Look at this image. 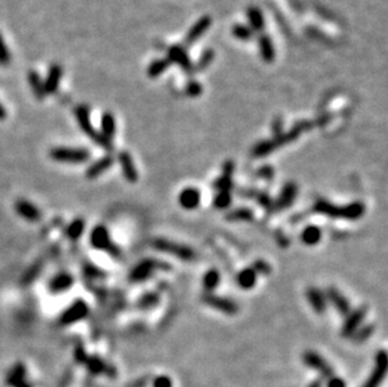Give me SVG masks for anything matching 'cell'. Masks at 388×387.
<instances>
[{
  "mask_svg": "<svg viewBox=\"0 0 388 387\" xmlns=\"http://www.w3.org/2000/svg\"><path fill=\"white\" fill-rule=\"evenodd\" d=\"M309 387H321V381H314Z\"/></svg>",
  "mask_w": 388,
  "mask_h": 387,
  "instance_id": "cell-57",
  "label": "cell"
},
{
  "mask_svg": "<svg viewBox=\"0 0 388 387\" xmlns=\"http://www.w3.org/2000/svg\"><path fill=\"white\" fill-rule=\"evenodd\" d=\"M62 75H63V68H62L61 64L54 63L51 64L49 70L47 73V77H45L44 82V89L45 94H53L58 91L59 85H61Z\"/></svg>",
  "mask_w": 388,
  "mask_h": 387,
  "instance_id": "cell-14",
  "label": "cell"
},
{
  "mask_svg": "<svg viewBox=\"0 0 388 387\" xmlns=\"http://www.w3.org/2000/svg\"><path fill=\"white\" fill-rule=\"evenodd\" d=\"M27 369L21 362L15 364L9 371H8L7 376H5V383L10 387H15L18 383L25 381Z\"/></svg>",
  "mask_w": 388,
  "mask_h": 387,
  "instance_id": "cell-24",
  "label": "cell"
},
{
  "mask_svg": "<svg viewBox=\"0 0 388 387\" xmlns=\"http://www.w3.org/2000/svg\"><path fill=\"white\" fill-rule=\"evenodd\" d=\"M281 128H283V126H281V120L280 118H278V120H276L273 124V132L275 134V136L283 134V132H281Z\"/></svg>",
  "mask_w": 388,
  "mask_h": 387,
  "instance_id": "cell-53",
  "label": "cell"
},
{
  "mask_svg": "<svg viewBox=\"0 0 388 387\" xmlns=\"http://www.w3.org/2000/svg\"><path fill=\"white\" fill-rule=\"evenodd\" d=\"M226 219L230 221H251L254 219V213L248 208H240L227 214Z\"/></svg>",
  "mask_w": 388,
  "mask_h": 387,
  "instance_id": "cell-37",
  "label": "cell"
},
{
  "mask_svg": "<svg viewBox=\"0 0 388 387\" xmlns=\"http://www.w3.org/2000/svg\"><path fill=\"white\" fill-rule=\"evenodd\" d=\"M241 195L245 197H250V199L256 200L263 208L265 209H271L273 208V200L268 194L263 193V191H256V190H241Z\"/></svg>",
  "mask_w": 388,
  "mask_h": 387,
  "instance_id": "cell-31",
  "label": "cell"
},
{
  "mask_svg": "<svg viewBox=\"0 0 388 387\" xmlns=\"http://www.w3.org/2000/svg\"><path fill=\"white\" fill-rule=\"evenodd\" d=\"M327 387H346V383L342 378L330 377V380L327 383Z\"/></svg>",
  "mask_w": 388,
  "mask_h": 387,
  "instance_id": "cell-52",
  "label": "cell"
},
{
  "mask_svg": "<svg viewBox=\"0 0 388 387\" xmlns=\"http://www.w3.org/2000/svg\"><path fill=\"white\" fill-rule=\"evenodd\" d=\"M234 172V162L232 161H226L222 166V175L231 176Z\"/></svg>",
  "mask_w": 388,
  "mask_h": 387,
  "instance_id": "cell-51",
  "label": "cell"
},
{
  "mask_svg": "<svg viewBox=\"0 0 388 387\" xmlns=\"http://www.w3.org/2000/svg\"><path fill=\"white\" fill-rule=\"evenodd\" d=\"M75 120H77L78 124H80L81 130L89 137L94 143H97L98 146H101L102 148H105L106 151H112L113 145L112 141L108 140L107 137H105L99 131H97L91 122V116H89V108L86 105H80L75 107L74 110Z\"/></svg>",
  "mask_w": 388,
  "mask_h": 387,
  "instance_id": "cell-3",
  "label": "cell"
},
{
  "mask_svg": "<svg viewBox=\"0 0 388 387\" xmlns=\"http://www.w3.org/2000/svg\"><path fill=\"white\" fill-rule=\"evenodd\" d=\"M86 367L93 375H101V373H107V375H115V370L111 366L106 365L99 357L97 356H88L86 359Z\"/></svg>",
  "mask_w": 388,
  "mask_h": 387,
  "instance_id": "cell-23",
  "label": "cell"
},
{
  "mask_svg": "<svg viewBox=\"0 0 388 387\" xmlns=\"http://www.w3.org/2000/svg\"><path fill=\"white\" fill-rule=\"evenodd\" d=\"M15 213L20 216L24 220L29 221V223H37L42 219V211L39 208L35 207L33 202L25 199H19L14 204Z\"/></svg>",
  "mask_w": 388,
  "mask_h": 387,
  "instance_id": "cell-9",
  "label": "cell"
},
{
  "mask_svg": "<svg viewBox=\"0 0 388 387\" xmlns=\"http://www.w3.org/2000/svg\"><path fill=\"white\" fill-rule=\"evenodd\" d=\"M309 128V123L308 122H300L297 123L289 132H286V134H280L278 136H275L274 139L270 140H265L262 141V142L256 143L254 146V148L251 150V155L253 158H265L269 153L275 151L276 148L281 147V146L287 145V143L293 142L300 136V134L304 131V130Z\"/></svg>",
  "mask_w": 388,
  "mask_h": 387,
  "instance_id": "cell-2",
  "label": "cell"
},
{
  "mask_svg": "<svg viewBox=\"0 0 388 387\" xmlns=\"http://www.w3.org/2000/svg\"><path fill=\"white\" fill-rule=\"evenodd\" d=\"M306 298L317 313H323L327 309V298L319 289L309 288L306 291Z\"/></svg>",
  "mask_w": 388,
  "mask_h": 387,
  "instance_id": "cell-25",
  "label": "cell"
},
{
  "mask_svg": "<svg viewBox=\"0 0 388 387\" xmlns=\"http://www.w3.org/2000/svg\"><path fill=\"white\" fill-rule=\"evenodd\" d=\"M89 313L88 304L82 299H77L62 313L59 317V324L62 326H70V324L85 319Z\"/></svg>",
  "mask_w": 388,
  "mask_h": 387,
  "instance_id": "cell-8",
  "label": "cell"
},
{
  "mask_svg": "<svg viewBox=\"0 0 388 387\" xmlns=\"http://www.w3.org/2000/svg\"><path fill=\"white\" fill-rule=\"evenodd\" d=\"M211 21L213 20H211V17H209V15H203V17L200 18L199 20L195 21L194 25H192L191 28L189 29V32H187L186 38H185L186 43L191 44V43L199 40L200 38L205 34V32L210 29Z\"/></svg>",
  "mask_w": 388,
  "mask_h": 387,
  "instance_id": "cell-18",
  "label": "cell"
},
{
  "mask_svg": "<svg viewBox=\"0 0 388 387\" xmlns=\"http://www.w3.org/2000/svg\"><path fill=\"white\" fill-rule=\"evenodd\" d=\"M28 83L31 86L32 91H33L34 97L39 101H42L47 94H45V89H44V82L40 78L39 73L37 70H29L28 72Z\"/></svg>",
  "mask_w": 388,
  "mask_h": 387,
  "instance_id": "cell-26",
  "label": "cell"
},
{
  "mask_svg": "<svg viewBox=\"0 0 388 387\" xmlns=\"http://www.w3.org/2000/svg\"><path fill=\"white\" fill-rule=\"evenodd\" d=\"M160 302V296L157 293H153V292H150V293H145L143 296L140 297V299L137 300L136 303V307L138 309L142 311H147L151 309V308L156 307Z\"/></svg>",
  "mask_w": 388,
  "mask_h": 387,
  "instance_id": "cell-34",
  "label": "cell"
},
{
  "mask_svg": "<svg viewBox=\"0 0 388 387\" xmlns=\"http://www.w3.org/2000/svg\"><path fill=\"white\" fill-rule=\"evenodd\" d=\"M85 272H86V274L88 275V277H92V278H103L105 277V273H103L101 269H98V268L94 267V265H92V264L86 265Z\"/></svg>",
  "mask_w": 388,
  "mask_h": 387,
  "instance_id": "cell-47",
  "label": "cell"
},
{
  "mask_svg": "<svg viewBox=\"0 0 388 387\" xmlns=\"http://www.w3.org/2000/svg\"><path fill=\"white\" fill-rule=\"evenodd\" d=\"M7 118V110L4 108V106L0 104V121L5 120Z\"/></svg>",
  "mask_w": 388,
  "mask_h": 387,
  "instance_id": "cell-54",
  "label": "cell"
},
{
  "mask_svg": "<svg viewBox=\"0 0 388 387\" xmlns=\"http://www.w3.org/2000/svg\"><path fill=\"white\" fill-rule=\"evenodd\" d=\"M200 200H201V194L197 189L195 188H187L185 190L181 191L180 196H178V201L184 209L194 210L199 207Z\"/></svg>",
  "mask_w": 388,
  "mask_h": 387,
  "instance_id": "cell-22",
  "label": "cell"
},
{
  "mask_svg": "<svg viewBox=\"0 0 388 387\" xmlns=\"http://www.w3.org/2000/svg\"><path fill=\"white\" fill-rule=\"evenodd\" d=\"M12 62V54H10L9 48H8L7 43H5L4 38L0 33V66L8 67Z\"/></svg>",
  "mask_w": 388,
  "mask_h": 387,
  "instance_id": "cell-41",
  "label": "cell"
},
{
  "mask_svg": "<svg viewBox=\"0 0 388 387\" xmlns=\"http://www.w3.org/2000/svg\"><path fill=\"white\" fill-rule=\"evenodd\" d=\"M118 161L119 165H121L122 174H123L124 178L128 183H136L138 180V172L136 170L131 155L128 152H126V151H122V152L118 153Z\"/></svg>",
  "mask_w": 388,
  "mask_h": 387,
  "instance_id": "cell-20",
  "label": "cell"
},
{
  "mask_svg": "<svg viewBox=\"0 0 388 387\" xmlns=\"http://www.w3.org/2000/svg\"><path fill=\"white\" fill-rule=\"evenodd\" d=\"M374 326L373 324H366V326H360L357 331L352 334L354 342H363V341L368 340L371 334L373 333Z\"/></svg>",
  "mask_w": 388,
  "mask_h": 387,
  "instance_id": "cell-40",
  "label": "cell"
},
{
  "mask_svg": "<svg viewBox=\"0 0 388 387\" xmlns=\"http://www.w3.org/2000/svg\"><path fill=\"white\" fill-rule=\"evenodd\" d=\"M259 49L260 56L265 62L270 63L275 58V48H274L273 42H271L270 37L267 34H262L259 38Z\"/></svg>",
  "mask_w": 388,
  "mask_h": 387,
  "instance_id": "cell-27",
  "label": "cell"
},
{
  "mask_svg": "<svg viewBox=\"0 0 388 387\" xmlns=\"http://www.w3.org/2000/svg\"><path fill=\"white\" fill-rule=\"evenodd\" d=\"M73 283H74V279H73V277L69 273H59V274H56L49 280L48 289L53 294L63 293V292L69 291L72 288Z\"/></svg>",
  "mask_w": 388,
  "mask_h": 387,
  "instance_id": "cell-17",
  "label": "cell"
},
{
  "mask_svg": "<svg viewBox=\"0 0 388 387\" xmlns=\"http://www.w3.org/2000/svg\"><path fill=\"white\" fill-rule=\"evenodd\" d=\"M153 387H172V382H171V378L166 377V376H160V377L154 378Z\"/></svg>",
  "mask_w": 388,
  "mask_h": 387,
  "instance_id": "cell-49",
  "label": "cell"
},
{
  "mask_svg": "<svg viewBox=\"0 0 388 387\" xmlns=\"http://www.w3.org/2000/svg\"><path fill=\"white\" fill-rule=\"evenodd\" d=\"M327 297L328 299H329V302L333 304V307H334L341 315L347 316L351 312V303H349V300L347 299L337 288H334V287L328 288Z\"/></svg>",
  "mask_w": 388,
  "mask_h": 387,
  "instance_id": "cell-19",
  "label": "cell"
},
{
  "mask_svg": "<svg viewBox=\"0 0 388 387\" xmlns=\"http://www.w3.org/2000/svg\"><path fill=\"white\" fill-rule=\"evenodd\" d=\"M89 242H91V244L94 249L108 251V253L112 256H115V258H119V256H121V249L111 240L110 233H108L106 226H94L93 230L91 231Z\"/></svg>",
  "mask_w": 388,
  "mask_h": 387,
  "instance_id": "cell-4",
  "label": "cell"
},
{
  "mask_svg": "<svg viewBox=\"0 0 388 387\" xmlns=\"http://www.w3.org/2000/svg\"><path fill=\"white\" fill-rule=\"evenodd\" d=\"M256 175L259 176V177L264 178V180H271L274 176V169L269 166V165H264V166H262L257 170Z\"/></svg>",
  "mask_w": 388,
  "mask_h": 387,
  "instance_id": "cell-46",
  "label": "cell"
},
{
  "mask_svg": "<svg viewBox=\"0 0 388 387\" xmlns=\"http://www.w3.org/2000/svg\"><path fill=\"white\" fill-rule=\"evenodd\" d=\"M256 279H257V274L253 268H245V269H243L240 273H239L237 277L239 287L243 289L253 288L255 283H256Z\"/></svg>",
  "mask_w": 388,
  "mask_h": 387,
  "instance_id": "cell-29",
  "label": "cell"
},
{
  "mask_svg": "<svg viewBox=\"0 0 388 387\" xmlns=\"http://www.w3.org/2000/svg\"><path fill=\"white\" fill-rule=\"evenodd\" d=\"M254 265L255 267L253 268V269L255 270V272H256V274L257 273H260V274H268V273H270L269 264L265 263V262L259 261V262H256V263H255Z\"/></svg>",
  "mask_w": 388,
  "mask_h": 387,
  "instance_id": "cell-48",
  "label": "cell"
},
{
  "mask_svg": "<svg viewBox=\"0 0 388 387\" xmlns=\"http://www.w3.org/2000/svg\"><path fill=\"white\" fill-rule=\"evenodd\" d=\"M231 204V194L230 191H219L218 195L214 197V207L216 209H226Z\"/></svg>",
  "mask_w": 388,
  "mask_h": 387,
  "instance_id": "cell-39",
  "label": "cell"
},
{
  "mask_svg": "<svg viewBox=\"0 0 388 387\" xmlns=\"http://www.w3.org/2000/svg\"><path fill=\"white\" fill-rule=\"evenodd\" d=\"M152 248L159 251H162V253L172 254L173 256L181 259V261L190 262L192 259H195V251L190 246L177 244V243L170 242V240L162 239V238L154 239L152 242Z\"/></svg>",
  "mask_w": 388,
  "mask_h": 387,
  "instance_id": "cell-7",
  "label": "cell"
},
{
  "mask_svg": "<svg viewBox=\"0 0 388 387\" xmlns=\"http://www.w3.org/2000/svg\"><path fill=\"white\" fill-rule=\"evenodd\" d=\"M202 302L208 304L209 307L218 309L222 313H226V315H235L239 311L237 303L232 302L231 299L218 297L215 294H203Z\"/></svg>",
  "mask_w": 388,
  "mask_h": 387,
  "instance_id": "cell-10",
  "label": "cell"
},
{
  "mask_svg": "<svg viewBox=\"0 0 388 387\" xmlns=\"http://www.w3.org/2000/svg\"><path fill=\"white\" fill-rule=\"evenodd\" d=\"M303 359L306 366L319 371L325 377H332L333 376L332 367L324 361V358H322L318 353H316V352H305Z\"/></svg>",
  "mask_w": 388,
  "mask_h": 387,
  "instance_id": "cell-15",
  "label": "cell"
},
{
  "mask_svg": "<svg viewBox=\"0 0 388 387\" xmlns=\"http://www.w3.org/2000/svg\"><path fill=\"white\" fill-rule=\"evenodd\" d=\"M171 269L170 264L164 262L154 261V259H145L141 263H138L130 273V280L132 283H141L150 279L154 270H167Z\"/></svg>",
  "mask_w": 388,
  "mask_h": 387,
  "instance_id": "cell-6",
  "label": "cell"
},
{
  "mask_svg": "<svg viewBox=\"0 0 388 387\" xmlns=\"http://www.w3.org/2000/svg\"><path fill=\"white\" fill-rule=\"evenodd\" d=\"M366 313H367V308L359 307L354 309L353 312H349L347 315L346 321H344L343 327H342V334L344 337H352V334L357 331L362 324L363 319H365Z\"/></svg>",
  "mask_w": 388,
  "mask_h": 387,
  "instance_id": "cell-11",
  "label": "cell"
},
{
  "mask_svg": "<svg viewBox=\"0 0 388 387\" xmlns=\"http://www.w3.org/2000/svg\"><path fill=\"white\" fill-rule=\"evenodd\" d=\"M214 59V50L208 49L205 50L200 57L199 62H197V69H205L206 67H209V64L211 63V61Z\"/></svg>",
  "mask_w": 388,
  "mask_h": 387,
  "instance_id": "cell-44",
  "label": "cell"
},
{
  "mask_svg": "<svg viewBox=\"0 0 388 387\" xmlns=\"http://www.w3.org/2000/svg\"><path fill=\"white\" fill-rule=\"evenodd\" d=\"M167 59L170 61V63L177 64V66L180 67L181 69L185 70V72H192V69H194V64H192L191 59H190L185 48L178 44L172 45V47L169 48Z\"/></svg>",
  "mask_w": 388,
  "mask_h": 387,
  "instance_id": "cell-13",
  "label": "cell"
},
{
  "mask_svg": "<svg viewBox=\"0 0 388 387\" xmlns=\"http://www.w3.org/2000/svg\"><path fill=\"white\" fill-rule=\"evenodd\" d=\"M231 32H232V35H234L237 39L244 40V42H246V40H250L251 38H253V34H254V32L251 31L250 27L244 25V24H235V25L232 27Z\"/></svg>",
  "mask_w": 388,
  "mask_h": 387,
  "instance_id": "cell-38",
  "label": "cell"
},
{
  "mask_svg": "<svg viewBox=\"0 0 388 387\" xmlns=\"http://www.w3.org/2000/svg\"><path fill=\"white\" fill-rule=\"evenodd\" d=\"M145 382H146V380H145V378H142V380H140V381H138V385H141L140 387H142L143 385H145ZM134 386L135 387H137V383H134Z\"/></svg>",
  "mask_w": 388,
  "mask_h": 387,
  "instance_id": "cell-56",
  "label": "cell"
},
{
  "mask_svg": "<svg viewBox=\"0 0 388 387\" xmlns=\"http://www.w3.org/2000/svg\"><path fill=\"white\" fill-rule=\"evenodd\" d=\"M15 387H32V385L29 382H27V381H23V382L18 383V385Z\"/></svg>",
  "mask_w": 388,
  "mask_h": 387,
  "instance_id": "cell-55",
  "label": "cell"
},
{
  "mask_svg": "<svg viewBox=\"0 0 388 387\" xmlns=\"http://www.w3.org/2000/svg\"><path fill=\"white\" fill-rule=\"evenodd\" d=\"M101 134L108 140H112L116 134V120L111 112H105L101 118Z\"/></svg>",
  "mask_w": 388,
  "mask_h": 387,
  "instance_id": "cell-30",
  "label": "cell"
},
{
  "mask_svg": "<svg viewBox=\"0 0 388 387\" xmlns=\"http://www.w3.org/2000/svg\"><path fill=\"white\" fill-rule=\"evenodd\" d=\"M51 160L67 164H82L89 160L91 152L81 147H54L50 150Z\"/></svg>",
  "mask_w": 388,
  "mask_h": 387,
  "instance_id": "cell-5",
  "label": "cell"
},
{
  "mask_svg": "<svg viewBox=\"0 0 388 387\" xmlns=\"http://www.w3.org/2000/svg\"><path fill=\"white\" fill-rule=\"evenodd\" d=\"M387 364V353L384 351H379L376 356V366H374L371 377L365 383V387H377L382 382V380L386 376Z\"/></svg>",
  "mask_w": 388,
  "mask_h": 387,
  "instance_id": "cell-12",
  "label": "cell"
},
{
  "mask_svg": "<svg viewBox=\"0 0 388 387\" xmlns=\"http://www.w3.org/2000/svg\"><path fill=\"white\" fill-rule=\"evenodd\" d=\"M246 15H248L249 24H250V29L253 32H262L265 27L264 15H263L262 10L256 7H250L246 10Z\"/></svg>",
  "mask_w": 388,
  "mask_h": 387,
  "instance_id": "cell-28",
  "label": "cell"
},
{
  "mask_svg": "<svg viewBox=\"0 0 388 387\" xmlns=\"http://www.w3.org/2000/svg\"><path fill=\"white\" fill-rule=\"evenodd\" d=\"M85 220L83 219H75L73 220L66 229V235L70 240H78L82 237L83 231H85Z\"/></svg>",
  "mask_w": 388,
  "mask_h": 387,
  "instance_id": "cell-35",
  "label": "cell"
},
{
  "mask_svg": "<svg viewBox=\"0 0 388 387\" xmlns=\"http://www.w3.org/2000/svg\"><path fill=\"white\" fill-rule=\"evenodd\" d=\"M220 279H221V277H220V273L218 272V270L210 269L209 272L205 273V275H203V279H202L203 288H205L208 292L214 291V289L219 286Z\"/></svg>",
  "mask_w": 388,
  "mask_h": 387,
  "instance_id": "cell-36",
  "label": "cell"
},
{
  "mask_svg": "<svg viewBox=\"0 0 388 387\" xmlns=\"http://www.w3.org/2000/svg\"><path fill=\"white\" fill-rule=\"evenodd\" d=\"M313 211L317 214L328 216L333 219H346V220H358L366 213V207L363 202L355 201L348 205H334L327 200H317L313 207Z\"/></svg>",
  "mask_w": 388,
  "mask_h": 387,
  "instance_id": "cell-1",
  "label": "cell"
},
{
  "mask_svg": "<svg viewBox=\"0 0 388 387\" xmlns=\"http://www.w3.org/2000/svg\"><path fill=\"white\" fill-rule=\"evenodd\" d=\"M297 194H298V188L294 183L286 184V186H284L283 190H281V193L280 195H279L278 199H276L275 204L273 205V208L278 211L287 209V208H289L290 205L294 202L295 197H297Z\"/></svg>",
  "mask_w": 388,
  "mask_h": 387,
  "instance_id": "cell-16",
  "label": "cell"
},
{
  "mask_svg": "<svg viewBox=\"0 0 388 387\" xmlns=\"http://www.w3.org/2000/svg\"><path fill=\"white\" fill-rule=\"evenodd\" d=\"M322 239V230L318 226L309 225L303 230L302 233V242L306 245H316L317 243L321 242Z\"/></svg>",
  "mask_w": 388,
  "mask_h": 387,
  "instance_id": "cell-32",
  "label": "cell"
},
{
  "mask_svg": "<svg viewBox=\"0 0 388 387\" xmlns=\"http://www.w3.org/2000/svg\"><path fill=\"white\" fill-rule=\"evenodd\" d=\"M214 188L219 191H230L232 188V180L231 176L221 175L216 181L214 183Z\"/></svg>",
  "mask_w": 388,
  "mask_h": 387,
  "instance_id": "cell-42",
  "label": "cell"
},
{
  "mask_svg": "<svg viewBox=\"0 0 388 387\" xmlns=\"http://www.w3.org/2000/svg\"><path fill=\"white\" fill-rule=\"evenodd\" d=\"M113 162H115V159L112 158V156L107 155L105 156V158L97 160V161H94L93 164L91 165V166L87 169L86 171V177L89 178V180H93V178H97L98 176H101L103 172L107 171L108 169H111L113 165Z\"/></svg>",
  "mask_w": 388,
  "mask_h": 387,
  "instance_id": "cell-21",
  "label": "cell"
},
{
  "mask_svg": "<svg viewBox=\"0 0 388 387\" xmlns=\"http://www.w3.org/2000/svg\"><path fill=\"white\" fill-rule=\"evenodd\" d=\"M40 269H42V264L40 263H35L34 265H32L31 268H29L28 270L25 272V274H24V283H29V281H32L34 279L35 277H38V274H39Z\"/></svg>",
  "mask_w": 388,
  "mask_h": 387,
  "instance_id": "cell-45",
  "label": "cell"
},
{
  "mask_svg": "<svg viewBox=\"0 0 388 387\" xmlns=\"http://www.w3.org/2000/svg\"><path fill=\"white\" fill-rule=\"evenodd\" d=\"M185 92L189 97H199L202 93V86L197 81H190L186 85Z\"/></svg>",
  "mask_w": 388,
  "mask_h": 387,
  "instance_id": "cell-43",
  "label": "cell"
},
{
  "mask_svg": "<svg viewBox=\"0 0 388 387\" xmlns=\"http://www.w3.org/2000/svg\"><path fill=\"white\" fill-rule=\"evenodd\" d=\"M170 61L167 58H159L151 62L147 68V75L150 78H157L170 67Z\"/></svg>",
  "mask_w": 388,
  "mask_h": 387,
  "instance_id": "cell-33",
  "label": "cell"
},
{
  "mask_svg": "<svg viewBox=\"0 0 388 387\" xmlns=\"http://www.w3.org/2000/svg\"><path fill=\"white\" fill-rule=\"evenodd\" d=\"M74 356H75V361L81 362V364H85L87 357H88V356H87V353L85 352V350H83L82 347H77Z\"/></svg>",
  "mask_w": 388,
  "mask_h": 387,
  "instance_id": "cell-50",
  "label": "cell"
}]
</instances>
